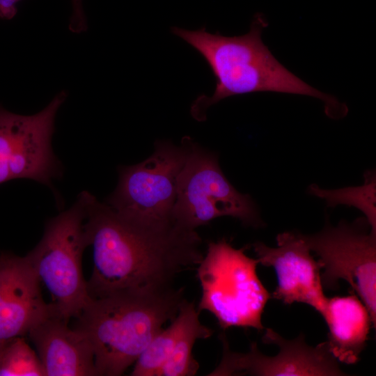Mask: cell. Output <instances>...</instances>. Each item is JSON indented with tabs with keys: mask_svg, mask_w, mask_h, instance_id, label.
I'll return each mask as SVG.
<instances>
[{
	"mask_svg": "<svg viewBox=\"0 0 376 376\" xmlns=\"http://www.w3.org/2000/svg\"><path fill=\"white\" fill-rule=\"evenodd\" d=\"M27 256L0 253V341L29 334L54 314Z\"/></svg>",
	"mask_w": 376,
	"mask_h": 376,
	"instance_id": "cell-12",
	"label": "cell"
},
{
	"mask_svg": "<svg viewBox=\"0 0 376 376\" xmlns=\"http://www.w3.org/2000/svg\"><path fill=\"white\" fill-rule=\"evenodd\" d=\"M178 330L179 321L176 315L170 325L163 328L142 352L134 363L131 375L158 376L171 354Z\"/></svg>",
	"mask_w": 376,
	"mask_h": 376,
	"instance_id": "cell-16",
	"label": "cell"
},
{
	"mask_svg": "<svg viewBox=\"0 0 376 376\" xmlns=\"http://www.w3.org/2000/svg\"><path fill=\"white\" fill-rule=\"evenodd\" d=\"M45 376L40 359L20 337L6 342L0 362V376Z\"/></svg>",
	"mask_w": 376,
	"mask_h": 376,
	"instance_id": "cell-17",
	"label": "cell"
},
{
	"mask_svg": "<svg viewBox=\"0 0 376 376\" xmlns=\"http://www.w3.org/2000/svg\"><path fill=\"white\" fill-rule=\"evenodd\" d=\"M276 242V247L261 242L251 244L258 264L275 269L277 286L272 298L285 304H307L321 315L327 297L322 284L320 263L313 258L300 233H280Z\"/></svg>",
	"mask_w": 376,
	"mask_h": 376,
	"instance_id": "cell-11",
	"label": "cell"
},
{
	"mask_svg": "<svg viewBox=\"0 0 376 376\" xmlns=\"http://www.w3.org/2000/svg\"><path fill=\"white\" fill-rule=\"evenodd\" d=\"M22 0H0V18L11 19L17 11V4Z\"/></svg>",
	"mask_w": 376,
	"mask_h": 376,
	"instance_id": "cell-19",
	"label": "cell"
},
{
	"mask_svg": "<svg viewBox=\"0 0 376 376\" xmlns=\"http://www.w3.org/2000/svg\"><path fill=\"white\" fill-rule=\"evenodd\" d=\"M199 312L194 302L185 299L180 305L177 318L179 330L170 357L158 376H193L199 368L192 355L195 342L212 335V330L199 320Z\"/></svg>",
	"mask_w": 376,
	"mask_h": 376,
	"instance_id": "cell-15",
	"label": "cell"
},
{
	"mask_svg": "<svg viewBox=\"0 0 376 376\" xmlns=\"http://www.w3.org/2000/svg\"><path fill=\"white\" fill-rule=\"evenodd\" d=\"M225 239L210 242L198 265L202 296L198 311L212 313L220 327L264 329L262 315L272 298L257 274L258 261Z\"/></svg>",
	"mask_w": 376,
	"mask_h": 376,
	"instance_id": "cell-4",
	"label": "cell"
},
{
	"mask_svg": "<svg viewBox=\"0 0 376 376\" xmlns=\"http://www.w3.org/2000/svg\"><path fill=\"white\" fill-rule=\"evenodd\" d=\"M191 139L180 146L170 141L155 143L153 153L132 166H120L118 182L107 204L122 217L145 224L173 221L179 175L187 160Z\"/></svg>",
	"mask_w": 376,
	"mask_h": 376,
	"instance_id": "cell-7",
	"label": "cell"
},
{
	"mask_svg": "<svg viewBox=\"0 0 376 376\" xmlns=\"http://www.w3.org/2000/svg\"><path fill=\"white\" fill-rule=\"evenodd\" d=\"M182 288L128 290L91 298L75 329L88 339L97 375L119 376L177 315Z\"/></svg>",
	"mask_w": 376,
	"mask_h": 376,
	"instance_id": "cell-3",
	"label": "cell"
},
{
	"mask_svg": "<svg viewBox=\"0 0 376 376\" xmlns=\"http://www.w3.org/2000/svg\"><path fill=\"white\" fill-rule=\"evenodd\" d=\"M66 97L61 91L33 115L15 113L0 105V184L24 178L52 187L62 176L52 141L57 112Z\"/></svg>",
	"mask_w": 376,
	"mask_h": 376,
	"instance_id": "cell-9",
	"label": "cell"
},
{
	"mask_svg": "<svg viewBox=\"0 0 376 376\" xmlns=\"http://www.w3.org/2000/svg\"><path fill=\"white\" fill-rule=\"evenodd\" d=\"M224 216L236 218L248 226L263 225L253 201L230 184L217 156L191 139L178 180L172 219L182 227L196 230Z\"/></svg>",
	"mask_w": 376,
	"mask_h": 376,
	"instance_id": "cell-6",
	"label": "cell"
},
{
	"mask_svg": "<svg viewBox=\"0 0 376 376\" xmlns=\"http://www.w3.org/2000/svg\"><path fill=\"white\" fill-rule=\"evenodd\" d=\"M84 231L93 247L87 282L91 298L128 290L171 288L177 275L198 266L203 255L196 230L175 222L129 220L85 191Z\"/></svg>",
	"mask_w": 376,
	"mask_h": 376,
	"instance_id": "cell-1",
	"label": "cell"
},
{
	"mask_svg": "<svg viewBox=\"0 0 376 376\" xmlns=\"http://www.w3.org/2000/svg\"><path fill=\"white\" fill-rule=\"evenodd\" d=\"M366 219L353 223L342 221L334 227L327 223L313 235H302L311 251L319 257L324 269L323 288L335 290L340 280L347 281L368 309L376 324V231Z\"/></svg>",
	"mask_w": 376,
	"mask_h": 376,
	"instance_id": "cell-8",
	"label": "cell"
},
{
	"mask_svg": "<svg viewBox=\"0 0 376 376\" xmlns=\"http://www.w3.org/2000/svg\"><path fill=\"white\" fill-rule=\"evenodd\" d=\"M222 357L208 376H341L338 361L330 352L327 341L315 347L308 345L304 335L293 340L283 338L270 328L262 337L265 344L276 345L279 352L270 357L263 354L252 342L248 352H233L224 334L219 335Z\"/></svg>",
	"mask_w": 376,
	"mask_h": 376,
	"instance_id": "cell-10",
	"label": "cell"
},
{
	"mask_svg": "<svg viewBox=\"0 0 376 376\" xmlns=\"http://www.w3.org/2000/svg\"><path fill=\"white\" fill-rule=\"evenodd\" d=\"M72 14L70 20L69 29L79 33L86 31L87 22L83 10L82 0H71Z\"/></svg>",
	"mask_w": 376,
	"mask_h": 376,
	"instance_id": "cell-18",
	"label": "cell"
},
{
	"mask_svg": "<svg viewBox=\"0 0 376 376\" xmlns=\"http://www.w3.org/2000/svg\"><path fill=\"white\" fill-rule=\"evenodd\" d=\"M328 327L329 350L338 361L354 364L366 345L372 324L368 309L354 295L327 298L321 314Z\"/></svg>",
	"mask_w": 376,
	"mask_h": 376,
	"instance_id": "cell-14",
	"label": "cell"
},
{
	"mask_svg": "<svg viewBox=\"0 0 376 376\" xmlns=\"http://www.w3.org/2000/svg\"><path fill=\"white\" fill-rule=\"evenodd\" d=\"M6 341L7 340H6V341H0V362H1V359L3 350V347H4V345H5V343H6Z\"/></svg>",
	"mask_w": 376,
	"mask_h": 376,
	"instance_id": "cell-20",
	"label": "cell"
},
{
	"mask_svg": "<svg viewBox=\"0 0 376 376\" xmlns=\"http://www.w3.org/2000/svg\"><path fill=\"white\" fill-rule=\"evenodd\" d=\"M267 26L263 14L258 13L252 19L249 31L239 36L212 34L205 27L195 31L171 28L173 34L203 56L217 80L212 95H203L194 102L191 116L198 121L204 120L210 107L230 96L276 92L314 97L324 102L328 116H345L348 111L345 104L304 81L273 56L261 38Z\"/></svg>",
	"mask_w": 376,
	"mask_h": 376,
	"instance_id": "cell-2",
	"label": "cell"
},
{
	"mask_svg": "<svg viewBox=\"0 0 376 376\" xmlns=\"http://www.w3.org/2000/svg\"><path fill=\"white\" fill-rule=\"evenodd\" d=\"M85 217L84 191L69 209L47 221L42 239L26 255L51 294L54 314L67 321L77 318L91 299L81 267L88 246Z\"/></svg>",
	"mask_w": 376,
	"mask_h": 376,
	"instance_id": "cell-5",
	"label": "cell"
},
{
	"mask_svg": "<svg viewBox=\"0 0 376 376\" xmlns=\"http://www.w3.org/2000/svg\"><path fill=\"white\" fill-rule=\"evenodd\" d=\"M55 315L47 318L29 332L45 376L97 375L94 352L86 336Z\"/></svg>",
	"mask_w": 376,
	"mask_h": 376,
	"instance_id": "cell-13",
	"label": "cell"
}]
</instances>
